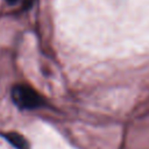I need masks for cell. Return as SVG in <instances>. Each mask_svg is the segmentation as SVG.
<instances>
[{
    "instance_id": "obj_3",
    "label": "cell",
    "mask_w": 149,
    "mask_h": 149,
    "mask_svg": "<svg viewBox=\"0 0 149 149\" xmlns=\"http://www.w3.org/2000/svg\"><path fill=\"white\" fill-rule=\"evenodd\" d=\"M17 0H7V2L8 3H14V2H16Z\"/></svg>"
},
{
    "instance_id": "obj_1",
    "label": "cell",
    "mask_w": 149,
    "mask_h": 149,
    "mask_svg": "<svg viewBox=\"0 0 149 149\" xmlns=\"http://www.w3.org/2000/svg\"><path fill=\"white\" fill-rule=\"evenodd\" d=\"M12 100L21 109L38 108L44 104L43 97L33 87L19 84L12 88Z\"/></svg>"
},
{
    "instance_id": "obj_2",
    "label": "cell",
    "mask_w": 149,
    "mask_h": 149,
    "mask_svg": "<svg viewBox=\"0 0 149 149\" xmlns=\"http://www.w3.org/2000/svg\"><path fill=\"white\" fill-rule=\"evenodd\" d=\"M3 137L16 149H30L28 141L19 133H6Z\"/></svg>"
}]
</instances>
